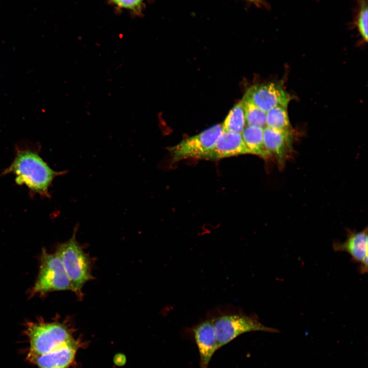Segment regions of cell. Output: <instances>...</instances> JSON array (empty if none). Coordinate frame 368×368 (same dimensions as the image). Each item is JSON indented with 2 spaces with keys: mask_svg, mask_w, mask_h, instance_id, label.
I'll list each match as a JSON object with an SVG mask.
<instances>
[{
  "mask_svg": "<svg viewBox=\"0 0 368 368\" xmlns=\"http://www.w3.org/2000/svg\"><path fill=\"white\" fill-rule=\"evenodd\" d=\"M66 173L65 171H56L51 169L37 150L16 147L12 163L3 174L12 173L15 176L17 185H24L30 192L49 197V189L54 178Z\"/></svg>",
  "mask_w": 368,
  "mask_h": 368,
  "instance_id": "obj_1",
  "label": "cell"
},
{
  "mask_svg": "<svg viewBox=\"0 0 368 368\" xmlns=\"http://www.w3.org/2000/svg\"><path fill=\"white\" fill-rule=\"evenodd\" d=\"M25 332L29 343L27 360L55 352L75 340L64 324L41 319L27 323Z\"/></svg>",
  "mask_w": 368,
  "mask_h": 368,
  "instance_id": "obj_2",
  "label": "cell"
},
{
  "mask_svg": "<svg viewBox=\"0 0 368 368\" xmlns=\"http://www.w3.org/2000/svg\"><path fill=\"white\" fill-rule=\"evenodd\" d=\"M209 317L214 326L218 349L245 333L277 331L263 325L255 316L240 310L217 309Z\"/></svg>",
  "mask_w": 368,
  "mask_h": 368,
  "instance_id": "obj_3",
  "label": "cell"
},
{
  "mask_svg": "<svg viewBox=\"0 0 368 368\" xmlns=\"http://www.w3.org/2000/svg\"><path fill=\"white\" fill-rule=\"evenodd\" d=\"M77 229L75 228L70 240L57 246L55 252L65 270L73 291L75 292L80 291L91 278L89 259L76 239Z\"/></svg>",
  "mask_w": 368,
  "mask_h": 368,
  "instance_id": "obj_4",
  "label": "cell"
},
{
  "mask_svg": "<svg viewBox=\"0 0 368 368\" xmlns=\"http://www.w3.org/2000/svg\"><path fill=\"white\" fill-rule=\"evenodd\" d=\"M62 290L73 291L70 279L57 254L49 253L43 249L39 272L31 294H45Z\"/></svg>",
  "mask_w": 368,
  "mask_h": 368,
  "instance_id": "obj_5",
  "label": "cell"
},
{
  "mask_svg": "<svg viewBox=\"0 0 368 368\" xmlns=\"http://www.w3.org/2000/svg\"><path fill=\"white\" fill-rule=\"evenodd\" d=\"M222 132V124H219L183 140L168 148L172 160L175 162L191 157L200 159L214 146Z\"/></svg>",
  "mask_w": 368,
  "mask_h": 368,
  "instance_id": "obj_6",
  "label": "cell"
},
{
  "mask_svg": "<svg viewBox=\"0 0 368 368\" xmlns=\"http://www.w3.org/2000/svg\"><path fill=\"white\" fill-rule=\"evenodd\" d=\"M244 97L266 112L278 106L287 107L291 99L283 87L276 83L254 85Z\"/></svg>",
  "mask_w": 368,
  "mask_h": 368,
  "instance_id": "obj_7",
  "label": "cell"
},
{
  "mask_svg": "<svg viewBox=\"0 0 368 368\" xmlns=\"http://www.w3.org/2000/svg\"><path fill=\"white\" fill-rule=\"evenodd\" d=\"M200 357V368H208L212 357L218 349L213 321L208 317L193 328Z\"/></svg>",
  "mask_w": 368,
  "mask_h": 368,
  "instance_id": "obj_8",
  "label": "cell"
},
{
  "mask_svg": "<svg viewBox=\"0 0 368 368\" xmlns=\"http://www.w3.org/2000/svg\"><path fill=\"white\" fill-rule=\"evenodd\" d=\"M265 147L270 156H273L283 166L291 148L292 133L291 129L280 130L268 126L263 128Z\"/></svg>",
  "mask_w": 368,
  "mask_h": 368,
  "instance_id": "obj_9",
  "label": "cell"
},
{
  "mask_svg": "<svg viewBox=\"0 0 368 368\" xmlns=\"http://www.w3.org/2000/svg\"><path fill=\"white\" fill-rule=\"evenodd\" d=\"M249 153L241 134L222 132L214 146L200 159L217 160Z\"/></svg>",
  "mask_w": 368,
  "mask_h": 368,
  "instance_id": "obj_10",
  "label": "cell"
},
{
  "mask_svg": "<svg viewBox=\"0 0 368 368\" xmlns=\"http://www.w3.org/2000/svg\"><path fill=\"white\" fill-rule=\"evenodd\" d=\"M367 232L362 231L350 233L343 242H336L333 245L334 250L344 251L349 254L353 261L359 265L361 273L367 270Z\"/></svg>",
  "mask_w": 368,
  "mask_h": 368,
  "instance_id": "obj_11",
  "label": "cell"
},
{
  "mask_svg": "<svg viewBox=\"0 0 368 368\" xmlns=\"http://www.w3.org/2000/svg\"><path fill=\"white\" fill-rule=\"evenodd\" d=\"M78 348V343L74 340L55 352L33 357L28 361L37 368H68L73 362Z\"/></svg>",
  "mask_w": 368,
  "mask_h": 368,
  "instance_id": "obj_12",
  "label": "cell"
},
{
  "mask_svg": "<svg viewBox=\"0 0 368 368\" xmlns=\"http://www.w3.org/2000/svg\"><path fill=\"white\" fill-rule=\"evenodd\" d=\"M241 135L249 153L257 155L264 159L270 156L264 144L263 128L246 126Z\"/></svg>",
  "mask_w": 368,
  "mask_h": 368,
  "instance_id": "obj_13",
  "label": "cell"
},
{
  "mask_svg": "<svg viewBox=\"0 0 368 368\" xmlns=\"http://www.w3.org/2000/svg\"><path fill=\"white\" fill-rule=\"evenodd\" d=\"M245 116L246 126L264 128L266 127V112L257 106L244 96L241 101Z\"/></svg>",
  "mask_w": 368,
  "mask_h": 368,
  "instance_id": "obj_14",
  "label": "cell"
},
{
  "mask_svg": "<svg viewBox=\"0 0 368 368\" xmlns=\"http://www.w3.org/2000/svg\"><path fill=\"white\" fill-rule=\"evenodd\" d=\"M245 126L244 112L240 102L231 110L222 124V131L241 134Z\"/></svg>",
  "mask_w": 368,
  "mask_h": 368,
  "instance_id": "obj_15",
  "label": "cell"
},
{
  "mask_svg": "<svg viewBox=\"0 0 368 368\" xmlns=\"http://www.w3.org/2000/svg\"><path fill=\"white\" fill-rule=\"evenodd\" d=\"M266 126L280 129H291L287 107L278 106L266 112Z\"/></svg>",
  "mask_w": 368,
  "mask_h": 368,
  "instance_id": "obj_16",
  "label": "cell"
},
{
  "mask_svg": "<svg viewBox=\"0 0 368 368\" xmlns=\"http://www.w3.org/2000/svg\"><path fill=\"white\" fill-rule=\"evenodd\" d=\"M358 9L355 17L356 27L362 38L367 41V0H357Z\"/></svg>",
  "mask_w": 368,
  "mask_h": 368,
  "instance_id": "obj_17",
  "label": "cell"
},
{
  "mask_svg": "<svg viewBox=\"0 0 368 368\" xmlns=\"http://www.w3.org/2000/svg\"><path fill=\"white\" fill-rule=\"evenodd\" d=\"M120 8L138 13L142 9L145 0H110Z\"/></svg>",
  "mask_w": 368,
  "mask_h": 368,
  "instance_id": "obj_18",
  "label": "cell"
},
{
  "mask_svg": "<svg viewBox=\"0 0 368 368\" xmlns=\"http://www.w3.org/2000/svg\"><path fill=\"white\" fill-rule=\"evenodd\" d=\"M250 2L253 3L257 5H261L263 3V0H246Z\"/></svg>",
  "mask_w": 368,
  "mask_h": 368,
  "instance_id": "obj_19",
  "label": "cell"
}]
</instances>
